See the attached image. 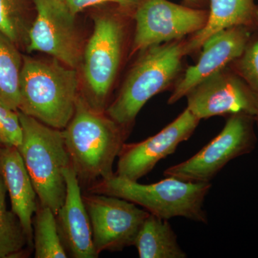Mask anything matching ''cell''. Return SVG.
Here are the masks:
<instances>
[{
  "mask_svg": "<svg viewBox=\"0 0 258 258\" xmlns=\"http://www.w3.org/2000/svg\"><path fill=\"white\" fill-rule=\"evenodd\" d=\"M32 225L35 258L69 257L57 230L55 215L50 208L37 201Z\"/></svg>",
  "mask_w": 258,
  "mask_h": 258,
  "instance_id": "cell-18",
  "label": "cell"
},
{
  "mask_svg": "<svg viewBox=\"0 0 258 258\" xmlns=\"http://www.w3.org/2000/svg\"><path fill=\"white\" fill-rule=\"evenodd\" d=\"M32 2L36 15L29 32L28 52H44L76 69L83 57L76 16L64 0Z\"/></svg>",
  "mask_w": 258,
  "mask_h": 258,
  "instance_id": "cell-10",
  "label": "cell"
},
{
  "mask_svg": "<svg viewBox=\"0 0 258 258\" xmlns=\"http://www.w3.org/2000/svg\"><path fill=\"white\" fill-rule=\"evenodd\" d=\"M211 187V182H194L174 176L142 184L114 174L97 181L85 192L123 199L164 220L181 217L207 224L208 217L204 203Z\"/></svg>",
  "mask_w": 258,
  "mask_h": 258,
  "instance_id": "cell-4",
  "label": "cell"
},
{
  "mask_svg": "<svg viewBox=\"0 0 258 258\" xmlns=\"http://www.w3.org/2000/svg\"><path fill=\"white\" fill-rule=\"evenodd\" d=\"M22 66L16 45L0 33V104L14 111L20 106Z\"/></svg>",
  "mask_w": 258,
  "mask_h": 258,
  "instance_id": "cell-19",
  "label": "cell"
},
{
  "mask_svg": "<svg viewBox=\"0 0 258 258\" xmlns=\"http://www.w3.org/2000/svg\"><path fill=\"white\" fill-rule=\"evenodd\" d=\"M200 120L186 108L159 133L137 143H125L118 156L115 175L138 181L159 161L174 153L180 144L188 140Z\"/></svg>",
  "mask_w": 258,
  "mask_h": 258,
  "instance_id": "cell-11",
  "label": "cell"
},
{
  "mask_svg": "<svg viewBox=\"0 0 258 258\" xmlns=\"http://www.w3.org/2000/svg\"><path fill=\"white\" fill-rule=\"evenodd\" d=\"M186 38L155 45L141 52L119 93L105 113L130 133L142 108L152 97L176 81L186 55Z\"/></svg>",
  "mask_w": 258,
  "mask_h": 258,
  "instance_id": "cell-3",
  "label": "cell"
},
{
  "mask_svg": "<svg viewBox=\"0 0 258 258\" xmlns=\"http://www.w3.org/2000/svg\"><path fill=\"white\" fill-rule=\"evenodd\" d=\"M253 117L230 115L221 132L187 160L167 168L165 176L194 182H210L230 161L249 154L257 144Z\"/></svg>",
  "mask_w": 258,
  "mask_h": 258,
  "instance_id": "cell-7",
  "label": "cell"
},
{
  "mask_svg": "<svg viewBox=\"0 0 258 258\" xmlns=\"http://www.w3.org/2000/svg\"><path fill=\"white\" fill-rule=\"evenodd\" d=\"M73 15L76 16L81 11L91 7L105 3L116 5L121 9L135 11L142 0H64Z\"/></svg>",
  "mask_w": 258,
  "mask_h": 258,
  "instance_id": "cell-24",
  "label": "cell"
},
{
  "mask_svg": "<svg viewBox=\"0 0 258 258\" xmlns=\"http://www.w3.org/2000/svg\"><path fill=\"white\" fill-rule=\"evenodd\" d=\"M32 24L24 0H0V33L16 46L28 45Z\"/></svg>",
  "mask_w": 258,
  "mask_h": 258,
  "instance_id": "cell-21",
  "label": "cell"
},
{
  "mask_svg": "<svg viewBox=\"0 0 258 258\" xmlns=\"http://www.w3.org/2000/svg\"><path fill=\"white\" fill-rule=\"evenodd\" d=\"M62 134L81 189L114 175L113 163L129 133L105 112L93 109L79 95L74 115Z\"/></svg>",
  "mask_w": 258,
  "mask_h": 258,
  "instance_id": "cell-1",
  "label": "cell"
},
{
  "mask_svg": "<svg viewBox=\"0 0 258 258\" xmlns=\"http://www.w3.org/2000/svg\"><path fill=\"white\" fill-rule=\"evenodd\" d=\"M7 193L0 174V258L20 257L33 248L18 216L7 208Z\"/></svg>",
  "mask_w": 258,
  "mask_h": 258,
  "instance_id": "cell-20",
  "label": "cell"
},
{
  "mask_svg": "<svg viewBox=\"0 0 258 258\" xmlns=\"http://www.w3.org/2000/svg\"><path fill=\"white\" fill-rule=\"evenodd\" d=\"M229 67L243 80L253 95L257 109L254 120L258 128V32H254L243 53Z\"/></svg>",
  "mask_w": 258,
  "mask_h": 258,
  "instance_id": "cell-22",
  "label": "cell"
},
{
  "mask_svg": "<svg viewBox=\"0 0 258 258\" xmlns=\"http://www.w3.org/2000/svg\"><path fill=\"white\" fill-rule=\"evenodd\" d=\"M185 5L192 7V8H205L208 4V0H182Z\"/></svg>",
  "mask_w": 258,
  "mask_h": 258,
  "instance_id": "cell-25",
  "label": "cell"
},
{
  "mask_svg": "<svg viewBox=\"0 0 258 258\" xmlns=\"http://www.w3.org/2000/svg\"><path fill=\"white\" fill-rule=\"evenodd\" d=\"M23 132L18 111L0 104V146L18 148Z\"/></svg>",
  "mask_w": 258,
  "mask_h": 258,
  "instance_id": "cell-23",
  "label": "cell"
},
{
  "mask_svg": "<svg viewBox=\"0 0 258 258\" xmlns=\"http://www.w3.org/2000/svg\"><path fill=\"white\" fill-rule=\"evenodd\" d=\"M82 197L98 255L104 251L117 252L134 245L149 212L116 197L88 192Z\"/></svg>",
  "mask_w": 258,
  "mask_h": 258,
  "instance_id": "cell-9",
  "label": "cell"
},
{
  "mask_svg": "<svg viewBox=\"0 0 258 258\" xmlns=\"http://www.w3.org/2000/svg\"><path fill=\"white\" fill-rule=\"evenodd\" d=\"M209 10L169 0H142L134 12L135 32L132 52L186 38L206 25Z\"/></svg>",
  "mask_w": 258,
  "mask_h": 258,
  "instance_id": "cell-8",
  "label": "cell"
},
{
  "mask_svg": "<svg viewBox=\"0 0 258 258\" xmlns=\"http://www.w3.org/2000/svg\"><path fill=\"white\" fill-rule=\"evenodd\" d=\"M0 174L9 194L12 211L21 222L33 248L32 217L38 198L18 148L0 146Z\"/></svg>",
  "mask_w": 258,
  "mask_h": 258,
  "instance_id": "cell-15",
  "label": "cell"
},
{
  "mask_svg": "<svg viewBox=\"0 0 258 258\" xmlns=\"http://www.w3.org/2000/svg\"><path fill=\"white\" fill-rule=\"evenodd\" d=\"M76 70L51 59L24 56L18 111L63 130L74 115L79 93Z\"/></svg>",
  "mask_w": 258,
  "mask_h": 258,
  "instance_id": "cell-2",
  "label": "cell"
},
{
  "mask_svg": "<svg viewBox=\"0 0 258 258\" xmlns=\"http://www.w3.org/2000/svg\"><path fill=\"white\" fill-rule=\"evenodd\" d=\"M124 41L123 22L114 15L94 18V28L83 52V76L93 109L105 112L107 100L119 69Z\"/></svg>",
  "mask_w": 258,
  "mask_h": 258,
  "instance_id": "cell-6",
  "label": "cell"
},
{
  "mask_svg": "<svg viewBox=\"0 0 258 258\" xmlns=\"http://www.w3.org/2000/svg\"><path fill=\"white\" fill-rule=\"evenodd\" d=\"M64 175L66 181V199L55 215L61 241L69 257H98L81 186L71 164L64 169Z\"/></svg>",
  "mask_w": 258,
  "mask_h": 258,
  "instance_id": "cell-14",
  "label": "cell"
},
{
  "mask_svg": "<svg viewBox=\"0 0 258 258\" xmlns=\"http://www.w3.org/2000/svg\"><path fill=\"white\" fill-rule=\"evenodd\" d=\"M134 246L141 258H186L168 220L149 214L141 227Z\"/></svg>",
  "mask_w": 258,
  "mask_h": 258,
  "instance_id": "cell-17",
  "label": "cell"
},
{
  "mask_svg": "<svg viewBox=\"0 0 258 258\" xmlns=\"http://www.w3.org/2000/svg\"><path fill=\"white\" fill-rule=\"evenodd\" d=\"M186 108L200 120L244 113L255 117L257 104L246 83L230 67L212 75L186 96Z\"/></svg>",
  "mask_w": 258,
  "mask_h": 258,
  "instance_id": "cell-12",
  "label": "cell"
},
{
  "mask_svg": "<svg viewBox=\"0 0 258 258\" xmlns=\"http://www.w3.org/2000/svg\"><path fill=\"white\" fill-rule=\"evenodd\" d=\"M254 32L245 27L225 29L215 34L202 47L200 58L174 85L168 104L172 105L212 75L226 69L242 53Z\"/></svg>",
  "mask_w": 258,
  "mask_h": 258,
  "instance_id": "cell-13",
  "label": "cell"
},
{
  "mask_svg": "<svg viewBox=\"0 0 258 258\" xmlns=\"http://www.w3.org/2000/svg\"><path fill=\"white\" fill-rule=\"evenodd\" d=\"M206 25L186 39V55L201 50L215 34L232 27L242 26L258 32V5L255 0H208Z\"/></svg>",
  "mask_w": 258,
  "mask_h": 258,
  "instance_id": "cell-16",
  "label": "cell"
},
{
  "mask_svg": "<svg viewBox=\"0 0 258 258\" xmlns=\"http://www.w3.org/2000/svg\"><path fill=\"white\" fill-rule=\"evenodd\" d=\"M23 137L18 148L38 201L57 213L66 196L64 171L71 164L62 130L19 111Z\"/></svg>",
  "mask_w": 258,
  "mask_h": 258,
  "instance_id": "cell-5",
  "label": "cell"
}]
</instances>
